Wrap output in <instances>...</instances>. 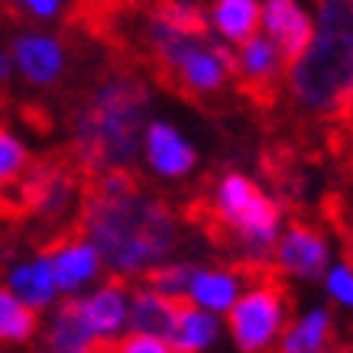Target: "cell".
Returning a JSON list of instances; mask_svg holds the SVG:
<instances>
[{
  "mask_svg": "<svg viewBox=\"0 0 353 353\" xmlns=\"http://www.w3.org/2000/svg\"><path fill=\"white\" fill-rule=\"evenodd\" d=\"M188 295H162L150 285H133L127 308V321L133 331H146L156 337H165L172 343L175 337V324H179V311H182ZM175 350V347H172Z\"/></svg>",
  "mask_w": 353,
  "mask_h": 353,
  "instance_id": "obj_8",
  "label": "cell"
},
{
  "mask_svg": "<svg viewBox=\"0 0 353 353\" xmlns=\"http://www.w3.org/2000/svg\"><path fill=\"white\" fill-rule=\"evenodd\" d=\"M46 347L49 350H68V353L97 350V334L85 321V311H81L78 299H68L55 308L49 331H46Z\"/></svg>",
  "mask_w": 353,
  "mask_h": 353,
  "instance_id": "obj_14",
  "label": "cell"
},
{
  "mask_svg": "<svg viewBox=\"0 0 353 353\" xmlns=\"http://www.w3.org/2000/svg\"><path fill=\"white\" fill-rule=\"evenodd\" d=\"M123 289H127V279L123 276H110L108 285L91 295V299H78L81 301V311H85V321L91 324V331L97 334V350H104L117 331L127 324V299H123Z\"/></svg>",
  "mask_w": 353,
  "mask_h": 353,
  "instance_id": "obj_11",
  "label": "cell"
},
{
  "mask_svg": "<svg viewBox=\"0 0 353 353\" xmlns=\"http://www.w3.org/2000/svg\"><path fill=\"white\" fill-rule=\"evenodd\" d=\"M236 72H240V81H243V91L256 104L269 108L276 101V81L279 72H282V52L276 49L272 39L266 36H246L240 43V52H236Z\"/></svg>",
  "mask_w": 353,
  "mask_h": 353,
  "instance_id": "obj_6",
  "label": "cell"
},
{
  "mask_svg": "<svg viewBox=\"0 0 353 353\" xmlns=\"http://www.w3.org/2000/svg\"><path fill=\"white\" fill-rule=\"evenodd\" d=\"M263 23H266L269 39H272L276 49L282 52V62H295V59L305 52L311 32H314L308 13L301 10L295 0H266Z\"/></svg>",
  "mask_w": 353,
  "mask_h": 353,
  "instance_id": "obj_10",
  "label": "cell"
},
{
  "mask_svg": "<svg viewBox=\"0 0 353 353\" xmlns=\"http://www.w3.org/2000/svg\"><path fill=\"white\" fill-rule=\"evenodd\" d=\"M214 23L227 39L243 43L246 36H253L259 26V7L256 0H217Z\"/></svg>",
  "mask_w": 353,
  "mask_h": 353,
  "instance_id": "obj_18",
  "label": "cell"
},
{
  "mask_svg": "<svg viewBox=\"0 0 353 353\" xmlns=\"http://www.w3.org/2000/svg\"><path fill=\"white\" fill-rule=\"evenodd\" d=\"M78 224L97 246L114 276H137L159 266L179 246L175 214L162 198L146 192L133 169H104L88 175Z\"/></svg>",
  "mask_w": 353,
  "mask_h": 353,
  "instance_id": "obj_1",
  "label": "cell"
},
{
  "mask_svg": "<svg viewBox=\"0 0 353 353\" xmlns=\"http://www.w3.org/2000/svg\"><path fill=\"white\" fill-rule=\"evenodd\" d=\"M327 217H331V224L337 227V234L343 240V259L353 266V192H334L327 194Z\"/></svg>",
  "mask_w": 353,
  "mask_h": 353,
  "instance_id": "obj_22",
  "label": "cell"
},
{
  "mask_svg": "<svg viewBox=\"0 0 353 353\" xmlns=\"http://www.w3.org/2000/svg\"><path fill=\"white\" fill-rule=\"evenodd\" d=\"M343 120H350V123H353V108H350V114H347V117H343Z\"/></svg>",
  "mask_w": 353,
  "mask_h": 353,
  "instance_id": "obj_27",
  "label": "cell"
},
{
  "mask_svg": "<svg viewBox=\"0 0 353 353\" xmlns=\"http://www.w3.org/2000/svg\"><path fill=\"white\" fill-rule=\"evenodd\" d=\"M279 272L282 269L272 266L243 299L230 305V334L240 350H263L266 343H272V337H279L285 324L289 289Z\"/></svg>",
  "mask_w": 353,
  "mask_h": 353,
  "instance_id": "obj_5",
  "label": "cell"
},
{
  "mask_svg": "<svg viewBox=\"0 0 353 353\" xmlns=\"http://www.w3.org/2000/svg\"><path fill=\"white\" fill-rule=\"evenodd\" d=\"M150 104L146 81L127 62L101 75L72 110V152L88 175L104 169H130L146 137L143 117Z\"/></svg>",
  "mask_w": 353,
  "mask_h": 353,
  "instance_id": "obj_2",
  "label": "cell"
},
{
  "mask_svg": "<svg viewBox=\"0 0 353 353\" xmlns=\"http://www.w3.org/2000/svg\"><path fill=\"white\" fill-rule=\"evenodd\" d=\"M13 62L20 65L23 78L36 88H52L65 75V46L55 36L23 32L13 39Z\"/></svg>",
  "mask_w": 353,
  "mask_h": 353,
  "instance_id": "obj_7",
  "label": "cell"
},
{
  "mask_svg": "<svg viewBox=\"0 0 353 353\" xmlns=\"http://www.w3.org/2000/svg\"><path fill=\"white\" fill-rule=\"evenodd\" d=\"M62 10V0H7V17H55Z\"/></svg>",
  "mask_w": 353,
  "mask_h": 353,
  "instance_id": "obj_24",
  "label": "cell"
},
{
  "mask_svg": "<svg viewBox=\"0 0 353 353\" xmlns=\"http://www.w3.org/2000/svg\"><path fill=\"white\" fill-rule=\"evenodd\" d=\"M146 159L165 179H182L194 169V150L169 123H150L146 127Z\"/></svg>",
  "mask_w": 353,
  "mask_h": 353,
  "instance_id": "obj_13",
  "label": "cell"
},
{
  "mask_svg": "<svg viewBox=\"0 0 353 353\" xmlns=\"http://www.w3.org/2000/svg\"><path fill=\"white\" fill-rule=\"evenodd\" d=\"M217 337V321L211 311H198L192 301L185 299L182 311H179V324H175V337L172 347L175 350H204L211 347Z\"/></svg>",
  "mask_w": 353,
  "mask_h": 353,
  "instance_id": "obj_17",
  "label": "cell"
},
{
  "mask_svg": "<svg viewBox=\"0 0 353 353\" xmlns=\"http://www.w3.org/2000/svg\"><path fill=\"white\" fill-rule=\"evenodd\" d=\"M104 350H123V353H165L172 350V343L165 337H156V334L146 331H130L127 337H114V341L104 347Z\"/></svg>",
  "mask_w": 353,
  "mask_h": 353,
  "instance_id": "obj_23",
  "label": "cell"
},
{
  "mask_svg": "<svg viewBox=\"0 0 353 353\" xmlns=\"http://www.w3.org/2000/svg\"><path fill=\"white\" fill-rule=\"evenodd\" d=\"M194 269L188 263H172V266H150L143 276V285L162 292V295H188Z\"/></svg>",
  "mask_w": 353,
  "mask_h": 353,
  "instance_id": "obj_21",
  "label": "cell"
},
{
  "mask_svg": "<svg viewBox=\"0 0 353 353\" xmlns=\"http://www.w3.org/2000/svg\"><path fill=\"white\" fill-rule=\"evenodd\" d=\"M10 85V59H7V52L0 49V91Z\"/></svg>",
  "mask_w": 353,
  "mask_h": 353,
  "instance_id": "obj_26",
  "label": "cell"
},
{
  "mask_svg": "<svg viewBox=\"0 0 353 353\" xmlns=\"http://www.w3.org/2000/svg\"><path fill=\"white\" fill-rule=\"evenodd\" d=\"M276 263L279 269L299 272L305 279H318L327 269V240H324L321 230L295 221L289 227V234L282 236V243H279Z\"/></svg>",
  "mask_w": 353,
  "mask_h": 353,
  "instance_id": "obj_9",
  "label": "cell"
},
{
  "mask_svg": "<svg viewBox=\"0 0 353 353\" xmlns=\"http://www.w3.org/2000/svg\"><path fill=\"white\" fill-rule=\"evenodd\" d=\"M331 334V314L327 311H314L305 321L285 331L282 337V350H321Z\"/></svg>",
  "mask_w": 353,
  "mask_h": 353,
  "instance_id": "obj_20",
  "label": "cell"
},
{
  "mask_svg": "<svg viewBox=\"0 0 353 353\" xmlns=\"http://www.w3.org/2000/svg\"><path fill=\"white\" fill-rule=\"evenodd\" d=\"M39 331V311L3 289L0 282V343H30Z\"/></svg>",
  "mask_w": 353,
  "mask_h": 353,
  "instance_id": "obj_16",
  "label": "cell"
},
{
  "mask_svg": "<svg viewBox=\"0 0 353 353\" xmlns=\"http://www.w3.org/2000/svg\"><path fill=\"white\" fill-rule=\"evenodd\" d=\"M292 94L305 110L343 120L353 108V0H321L318 26L292 62Z\"/></svg>",
  "mask_w": 353,
  "mask_h": 353,
  "instance_id": "obj_3",
  "label": "cell"
},
{
  "mask_svg": "<svg viewBox=\"0 0 353 353\" xmlns=\"http://www.w3.org/2000/svg\"><path fill=\"white\" fill-rule=\"evenodd\" d=\"M3 279H7V285L13 289V295L17 299H23L30 308L43 311L49 308L55 301V292H59V285H55V276H52V266H49V259L43 256V253H32L30 259H13L10 266L3 269ZM0 279V282H3Z\"/></svg>",
  "mask_w": 353,
  "mask_h": 353,
  "instance_id": "obj_12",
  "label": "cell"
},
{
  "mask_svg": "<svg viewBox=\"0 0 353 353\" xmlns=\"http://www.w3.org/2000/svg\"><path fill=\"white\" fill-rule=\"evenodd\" d=\"M327 289L334 292L337 301H343L347 308H353V266L350 263H343V266L327 272Z\"/></svg>",
  "mask_w": 353,
  "mask_h": 353,
  "instance_id": "obj_25",
  "label": "cell"
},
{
  "mask_svg": "<svg viewBox=\"0 0 353 353\" xmlns=\"http://www.w3.org/2000/svg\"><path fill=\"white\" fill-rule=\"evenodd\" d=\"M146 10L175 32L208 36V20H204L201 7H194V3H182V0H146Z\"/></svg>",
  "mask_w": 353,
  "mask_h": 353,
  "instance_id": "obj_19",
  "label": "cell"
},
{
  "mask_svg": "<svg viewBox=\"0 0 353 353\" xmlns=\"http://www.w3.org/2000/svg\"><path fill=\"white\" fill-rule=\"evenodd\" d=\"M185 217L217 243L240 236L256 253L269 250L279 234V204L266 198L246 175H236V172L217 182L214 204L192 201L185 208Z\"/></svg>",
  "mask_w": 353,
  "mask_h": 353,
  "instance_id": "obj_4",
  "label": "cell"
},
{
  "mask_svg": "<svg viewBox=\"0 0 353 353\" xmlns=\"http://www.w3.org/2000/svg\"><path fill=\"white\" fill-rule=\"evenodd\" d=\"M240 292V269L234 272H214V269H194L192 285H188V299L204 305L208 311H230Z\"/></svg>",
  "mask_w": 353,
  "mask_h": 353,
  "instance_id": "obj_15",
  "label": "cell"
}]
</instances>
